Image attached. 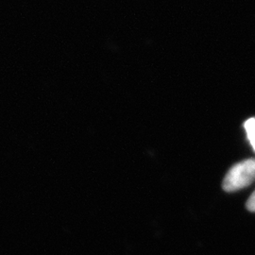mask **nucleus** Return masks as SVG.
<instances>
[{
  "label": "nucleus",
  "mask_w": 255,
  "mask_h": 255,
  "mask_svg": "<svg viewBox=\"0 0 255 255\" xmlns=\"http://www.w3.org/2000/svg\"><path fill=\"white\" fill-rule=\"evenodd\" d=\"M255 181V159H248L231 167L222 187L226 192L237 191Z\"/></svg>",
  "instance_id": "f257e3e1"
},
{
  "label": "nucleus",
  "mask_w": 255,
  "mask_h": 255,
  "mask_svg": "<svg viewBox=\"0 0 255 255\" xmlns=\"http://www.w3.org/2000/svg\"><path fill=\"white\" fill-rule=\"evenodd\" d=\"M244 127L246 128L248 138L255 151V119H248L244 124Z\"/></svg>",
  "instance_id": "f03ea898"
},
{
  "label": "nucleus",
  "mask_w": 255,
  "mask_h": 255,
  "mask_svg": "<svg viewBox=\"0 0 255 255\" xmlns=\"http://www.w3.org/2000/svg\"><path fill=\"white\" fill-rule=\"evenodd\" d=\"M246 207L250 212H255V191L247 201Z\"/></svg>",
  "instance_id": "7ed1b4c3"
}]
</instances>
